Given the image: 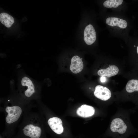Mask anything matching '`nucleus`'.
<instances>
[{
	"instance_id": "f257e3e1",
	"label": "nucleus",
	"mask_w": 138,
	"mask_h": 138,
	"mask_svg": "<svg viewBox=\"0 0 138 138\" xmlns=\"http://www.w3.org/2000/svg\"><path fill=\"white\" fill-rule=\"evenodd\" d=\"M18 84L19 87L24 90V94L27 97H30L36 92L38 88V83L23 72L19 74Z\"/></svg>"
},
{
	"instance_id": "f03ea898",
	"label": "nucleus",
	"mask_w": 138,
	"mask_h": 138,
	"mask_svg": "<svg viewBox=\"0 0 138 138\" xmlns=\"http://www.w3.org/2000/svg\"><path fill=\"white\" fill-rule=\"evenodd\" d=\"M5 111L8 113L6 121L9 124L12 123L17 121L22 113L21 108L18 106H7L6 108Z\"/></svg>"
},
{
	"instance_id": "7ed1b4c3",
	"label": "nucleus",
	"mask_w": 138,
	"mask_h": 138,
	"mask_svg": "<svg viewBox=\"0 0 138 138\" xmlns=\"http://www.w3.org/2000/svg\"><path fill=\"white\" fill-rule=\"evenodd\" d=\"M127 127L123 121L119 118H116L112 121L110 126L111 131L120 135L125 133Z\"/></svg>"
},
{
	"instance_id": "20e7f679",
	"label": "nucleus",
	"mask_w": 138,
	"mask_h": 138,
	"mask_svg": "<svg viewBox=\"0 0 138 138\" xmlns=\"http://www.w3.org/2000/svg\"><path fill=\"white\" fill-rule=\"evenodd\" d=\"M94 94L97 98L103 101H106L110 98L111 93L107 88L98 85L95 87Z\"/></svg>"
},
{
	"instance_id": "39448f33",
	"label": "nucleus",
	"mask_w": 138,
	"mask_h": 138,
	"mask_svg": "<svg viewBox=\"0 0 138 138\" xmlns=\"http://www.w3.org/2000/svg\"><path fill=\"white\" fill-rule=\"evenodd\" d=\"M84 40L87 44L90 45L96 39V34L93 26L89 24L85 28L84 32Z\"/></svg>"
},
{
	"instance_id": "423d86ee",
	"label": "nucleus",
	"mask_w": 138,
	"mask_h": 138,
	"mask_svg": "<svg viewBox=\"0 0 138 138\" xmlns=\"http://www.w3.org/2000/svg\"><path fill=\"white\" fill-rule=\"evenodd\" d=\"M23 131L25 135L31 138H39L41 132V129L40 127L31 124L26 125Z\"/></svg>"
},
{
	"instance_id": "0eeeda50",
	"label": "nucleus",
	"mask_w": 138,
	"mask_h": 138,
	"mask_svg": "<svg viewBox=\"0 0 138 138\" xmlns=\"http://www.w3.org/2000/svg\"><path fill=\"white\" fill-rule=\"evenodd\" d=\"M48 122L51 129L55 133L60 134L63 132L62 121L60 118L56 117L51 118L48 120Z\"/></svg>"
},
{
	"instance_id": "6e6552de",
	"label": "nucleus",
	"mask_w": 138,
	"mask_h": 138,
	"mask_svg": "<svg viewBox=\"0 0 138 138\" xmlns=\"http://www.w3.org/2000/svg\"><path fill=\"white\" fill-rule=\"evenodd\" d=\"M79 56L75 55L71 59V64L70 66L71 71L73 73L77 74L80 72L83 68V64L82 60Z\"/></svg>"
},
{
	"instance_id": "1a4fd4ad",
	"label": "nucleus",
	"mask_w": 138,
	"mask_h": 138,
	"mask_svg": "<svg viewBox=\"0 0 138 138\" xmlns=\"http://www.w3.org/2000/svg\"><path fill=\"white\" fill-rule=\"evenodd\" d=\"M95 110L92 106L84 104L77 109L76 112L79 116L87 118L93 116L94 114Z\"/></svg>"
},
{
	"instance_id": "9d476101",
	"label": "nucleus",
	"mask_w": 138,
	"mask_h": 138,
	"mask_svg": "<svg viewBox=\"0 0 138 138\" xmlns=\"http://www.w3.org/2000/svg\"><path fill=\"white\" fill-rule=\"evenodd\" d=\"M106 24L112 27L118 26L122 29L125 28L127 26L126 21L121 19L115 17L107 18L106 20Z\"/></svg>"
},
{
	"instance_id": "9b49d317",
	"label": "nucleus",
	"mask_w": 138,
	"mask_h": 138,
	"mask_svg": "<svg viewBox=\"0 0 138 138\" xmlns=\"http://www.w3.org/2000/svg\"><path fill=\"white\" fill-rule=\"evenodd\" d=\"M119 70L116 65H111L105 69H101L98 70V75L101 76L110 77L115 76L118 73Z\"/></svg>"
},
{
	"instance_id": "f8f14e48",
	"label": "nucleus",
	"mask_w": 138,
	"mask_h": 138,
	"mask_svg": "<svg viewBox=\"0 0 138 138\" xmlns=\"http://www.w3.org/2000/svg\"><path fill=\"white\" fill-rule=\"evenodd\" d=\"M0 20L2 24L7 28L10 27L14 22L13 17L5 13L0 14Z\"/></svg>"
},
{
	"instance_id": "ddd939ff",
	"label": "nucleus",
	"mask_w": 138,
	"mask_h": 138,
	"mask_svg": "<svg viewBox=\"0 0 138 138\" xmlns=\"http://www.w3.org/2000/svg\"><path fill=\"white\" fill-rule=\"evenodd\" d=\"M125 89L129 93L138 91V80L132 79L129 80L126 85Z\"/></svg>"
},
{
	"instance_id": "4468645a",
	"label": "nucleus",
	"mask_w": 138,
	"mask_h": 138,
	"mask_svg": "<svg viewBox=\"0 0 138 138\" xmlns=\"http://www.w3.org/2000/svg\"><path fill=\"white\" fill-rule=\"evenodd\" d=\"M122 0H108L103 3V5L108 8H117L122 3Z\"/></svg>"
},
{
	"instance_id": "2eb2a0df",
	"label": "nucleus",
	"mask_w": 138,
	"mask_h": 138,
	"mask_svg": "<svg viewBox=\"0 0 138 138\" xmlns=\"http://www.w3.org/2000/svg\"><path fill=\"white\" fill-rule=\"evenodd\" d=\"M101 81L102 82H104L106 81V78L105 76H101L100 78Z\"/></svg>"
},
{
	"instance_id": "dca6fc26",
	"label": "nucleus",
	"mask_w": 138,
	"mask_h": 138,
	"mask_svg": "<svg viewBox=\"0 0 138 138\" xmlns=\"http://www.w3.org/2000/svg\"><path fill=\"white\" fill-rule=\"evenodd\" d=\"M137 53L138 54V46H137Z\"/></svg>"
}]
</instances>
